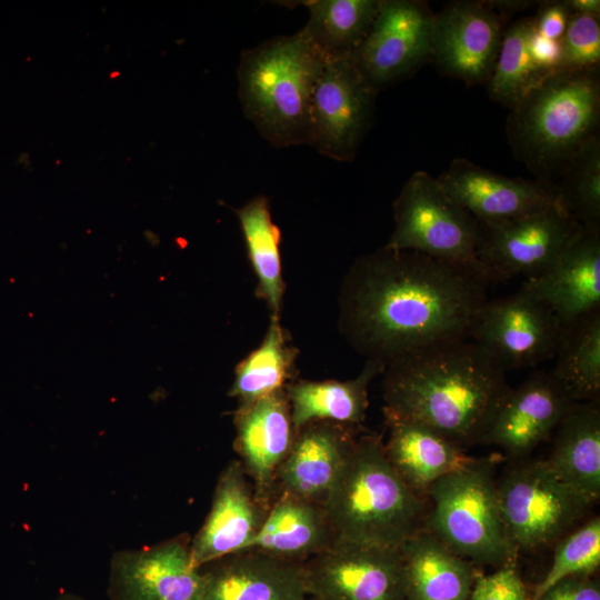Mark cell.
I'll use <instances>...</instances> for the list:
<instances>
[{
    "label": "cell",
    "instance_id": "cell-1",
    "mask_svg": "<svg viewBox=\"0 0 600 600\" xmlns=\"http://www.w3.org/2000/svg\"><path fill=\"white\" fill-rule=\"evenodd\" d=\"M487 287L460 267L383 246L344 273L337 327L356 352L387 366L432 344L470 339Z\"/></svg>",
    "mask_w": 600,
    "mask_h": 600
},
{
    "label": "cell",
    "instance_id": "cell-2",
    "mask_svg": "<svg viewBox=\"0 0 600 600\" xmlns=\"http://www.w3.org/2000/svg\"><path fill=\"white\" fill-rule=\"evenodd\" d=\"M382 373L383 411L420 422L463 449L482 443L511 390L506 370L470 339L416 350Z\"/></svg>",
    "mask_w": 600,
    "mask_h": 600
},
{
    "label": "cell",
    "instance_id": "cell-3",
    "mask_svg": "<svg viewBox=\"0 0 600 600\" xmlns=\"http://www.w3.org/2000/svg\"><path fill=\"white\" fill-rule=\"evenodd\" d=\"M426 499L392 468L381 438L362 436L322 504L332 544L399 548L424 529Z\"/></svg>",
    "mask_w": 600,
    "mask_h": 600
},
{
    "label": "cell",
    "instance_id": "cell-4",
    "mask_svg": "<svg viewBox=\"0 0 600 600\" xmlns=\"http://www.w3.org/2000/svg\"><path fill=\"white\" fill-rule=\"evenodd\" d=\"M326 61L300 30L242 51L239 99L246 117L273 147L308 146L311 98Z\"/></svg>",
    "mask_w": 600,
    "mask_h": 600
},
{
    "label": "cell",
    "instance_id": "cell-5",
    "mask_svg": "<svg viewBox=\"0 0 600 600\" xmlns=\"http://www.w3.org/2000/svg\"><path fill=\"white\" fill-rule=\"evenodd\" d=\"M511 110L508 134L517 156L541 177L564 171L596 137L600 116L598 74H549Z\"/></svg>",
    "mask_w": 600,
    "mask_h": 600
},
{
    "label": "cell",
    "instance_id": "cell-6",
    "mask_svg": "<svg viewBox=\"0 0 600 600\" xmlns=\"http://www.w3.org/2000/svg\"><path fill=\"white\" fill-rule=\"evenodd\" d=\"M424 528L463 559L480 564H514L500 513L491 459L473 458L434 481L428 492Z\"/></svg>",
    "mask_w": 600,
    "mask_h": 600
},
{
    "label": "cell",
    "instance_id": "cell-7",
    "mask_svg": "<svg viewBox=\"0 0 600 600\" xmlns=\"http://www.w3.org/2000/svg\"><path fill=\"white\" fill-rule=\"evenodd\" d=\"M393 216L384 247L417 251L491 282L479 260L481 223L448 197L437 178L416 171L394 200Z\"/></svg>",
    "mask_w": 600,
    "mask_h": 600
},
{
    "label": "cell",
    "instance_id": "cell-8",
    "mask_svg": "<svg viewBox=\"0 0 600 600\" xmlns=\"http://www.w3.org/2000/svg\"><path fill=\"white\" fill-rule=\"evenodd\" d=\"M497 494L507 536L517 552L558 541L591 506L546 460L513 464L497 482Z\"/></svg>",
    "mask_w": 600,
    "mask_h": 600
},
{
    "label": "cell",
    "instance_id": "cell-9",
    "mask_svg": "<svg viewBox=\"0 0 600 600\" xmlns=\"http://www.w3.org/2000/svg\"><path fill=\"white\" fill-rule=\"evenodd\" d=\"M378 90L350 57L328 59L310 107L308 146L337 161H352L370 126Z\"/></svg>",
    "mask_w": 600,
    "mask_h": 600
},
{
    "label": "cell",
    "instance_id": "cell-10",
    "mask_svg": "<svg viewBox=\"0 0 600 600\" xmlns=\"http://www.w3.org/2000/svg\"><path fill=\"white\" fill-rule=\"evenodd\" d=\"M481 226L479 260L491 282L539 276L583 229L561 204Z\"/></svg>",
    "mask_w": 600,
    "mask_h": 600
},
{
    "label": "cell",
    "instance_id": "cell-11",
    "mask_svg": "<svg viewBox=\"0 0 600 600\" xmlns=\"http://www.w3.org/2000/svg\"><path fill=\"white\" fill-rule=\"evenodd\" d=\"M560 331L553 311L521 287L511 296L487 300L470 340L507 370L553 359Z\"/></svg>",
    "mask_w": 600,
    "mask_h": 600
},
{
    "label": "cell",
    "instance_id": "cell-12",
    "mask_svg": "<svg viewBox=\"0 0 600 600\" xmlns=\"http://www.w3.org/2000/svg\"><path fill=\"white\" fill-rule=\"evenodd\" d=\"M303 570L308 594L319 600H404L399 548L332 544Z\"/></svg>",
    "mask_w": 600,
    "mask_h": 600
},
{
    "label": "cell",
    "instance_id": "cell-13",
    "mask_svg": "<svg viewBox=\"0 0 600 600\" xmlns=\"http://www.w3.org/2000/svg\"><path fill=\"white\" fill-rule=\"evenodd\" d=\"M433 13L412 0H380L376 18L350 59L377 90L431 57Z\"/></svg>",
    "mask_w": 600,
    "mask_h": 600
},
{
    "label": "cell",
    "instance_id": "cell-14",
    "mask_svg": "<svg viewBox=\"0 0 600 600\" xmlns=\"http://www.w3.org/2000/svg\"><path fill=\"white\" fill-rule=\"evenodd\" d=\"M501 18L489 2L454 1L433 13L431 57L447 76L488 82L502 40Z\"/></svg>",
    "mask_w": 600,
    "mask_h": 600
},
{
    "label": "cell",
    "instance_id": "cell-15",
    "mask_svg": "<svg viewBox=\"0 0 600 600\" xmlns=\"http://www.w3.org/2000/svg\"><path fill=\"white\" fill-rule=\"evenodd\" d=\"M203 574L182 537L120 550L110 562V600H201Z\"/></svg>",
    "mask_w": 600,
    "mask_h": 600
},
{
    "label": "cell",
    "instance_id": "cell-16",
    "mask_svg": "<svg viewBox=\"0 0 600 600\" xmlns=\"http://www.w3.org/2000/svg\"><path fill=\"white\" fill-rule=\"evenodd\" d=\"M437 179L448 197L481 224L561 204L557 191L544 183L506 177L462 158L454 159Z\"/></svg>",
    "mask_w": 600,
    "mask_h": 600
},
{
    "label": "cell",
    "instance_id": "cell-17",
    "mask_svg": "<svg viewBox=\"0 0 600 600\" xmlns=\"http://www.w3.org/2000/svg\"><path fill=\"white\" fill-rule=\"evenodd\" d=\"M578 403L552 372H536L511 388L482 440L523 458L547 440Z\"/></svg>",
    "mask_w": 600,
    "mask_h": 600
},
{
    "label": "cell",
    "instance_id": "cell-18",
    "mask_svg": "<svg viewBox=\"0 0 600 600\" xmlns=\"http://www.w3.org/2000/svg\"><path fill=\"white\" fill-rule=\"evenodd\" d=\"M257 500L241 462H230L219 477L210 511L190 542L196 568L248 550L264 518Z\"/></svg>",
    "mask_w": 600,
    "mask_h": 600
},
{
    "label": "cell",
    "instance_id": "cell-19",
    "mask_svg": "<svg viewBox=\"0 0 600 600\" xmlns=\"http://www.w3.org/2000/svg\"><path fill=\"white\" fill-rule=\"evenodd\" d=\"M561 327L600 311V231L582 229L539 276L523 284Z\"/></svg>",
    "mask_w": 600,
    "mask_h": 600
},
{
    "label": "cell",
    "instance_id": "cell-20",
    "mask_svg": "<svg viewBox=\"0 0 600 600\" xmlns=\"http://www.w3.org/2000/svg\"><path fill=\"white\" fill-rule=\"evenodd\" d=\"M351 428L330 421L299 428L276 476L282 492L322 506L354 446Z\"/></svg>",
    "mask_w": 600,
    "mask_h": 600
},
{
    "label": "cell",
    "instance_id": "cell-21",
    "mask_svg": "<svg viewBox=\"0 0 600 600\" xmlns=\"http://www.w3.org/2000/svg\"><path fill=\"white\" fill-rule=\"evenodd\" d=\"M234 423L241 464L256 483L258 500L264 501L297 433L286 390L239 406Z\"/></svg>",
    "mask_w": 600,
    "mask_h": 600
},
{
    "label": "cell",
    "instance_id": "cell-22",
    "mask_svg": "<svg viewBox=\"0 0 600 600\" xmlns=\"http://www.w3.org/2000/svg\"><path fill=\"white\" fill-rule=\"evenodd\" d=\"M203 574L201 600H307L303 562L246 550L218 561Z\"/></svg>",
    "mask_w": 600,
    "mask_h": 600
},
{
    "label": "cell",
    "instance_id": "cell-23",
    "mask_svg": "<svg viewBox=\"0 0 600 600\" xmlns=\"http://www.w3.org/2000/svg\"><path fill=\"white\" fill-rule=\"evenodd\" d=\"M389 439L384 453L406 484L427 498L430 486L441 477L469 463L464 449L431 428L384 411Z\"/></svg>",
    "mask_w": 600,
    "mask_h": 600
},
{
    "label": "cell",
    "instance_id": "cell-24",
    "mask_svg": "<svg viewBox=\"0 0 600 600\" xmlns=\"http://www.w3.org/2000/svg\"><path fill=\"white\" fill-rule=\"evenodd\" d=\"M406 580L404 600H469L477 573L426 528L399 547Z\"/></svg>",
    "mask_w": 600,
    "mask_h": 600
},
{
    "label": "cell",
    "instance_id": "cell-25",
    "mask_svg": "<svg viewBox=\"0 0 600 600\" xmlns=\"http://www.w3.org/2000/svg\"><path fill=\"white\" fill-rule=\"evenodd\" d=\"M547 463L557 477L590 504L600 498V409L578 402L554 430Z\"/></svg>",
    "mask_w": 600,
    "mask_h": 600
},
{
    "label": "cell",
    "instance_id": "cell-26",
    "mask_svg": "<svg viewBox=\"0 0 600 600\" xmlns=\"http://www.w3.org/2000/svg\"><path fill=\"white\" fill-rule=\"evenodd\" d=\"M332 544L322 506L282 492L248 550L282 560L304 562Z\"/></svg>",
    "mask_w": 600,
    "mask_h": 600
},
{
    "label": "cell",
    "instance_id": "cell-27",
    "mask_svg": "<svg viewBox=\"0 0 600 600\" xmlns=\"http://www.w3.org/2000/svg\"><path fill=\"white\" fill-rule=\"evenodd\" d=\"M386 364L367 360L361 372L346 381H291L286 387L294 429L313 421H330L344 426L361 424L369 406L368 387L382 373Z\"/></svg>",
    "mask_w": 600,
    "mask_h": 600
},
{
    "label": "cell",
    "instance_id": "cell-28",
    "mask_svg": "<svg viewBox=\"0 0 600 600\" xmlns=\"http://www.w3.org/2000/svg\"><path fill=\"white\" fill-rule=\"evenodd\" d=\"M233 211L257 277L256 294L266 302L271 316L280 317L286 290L280 253L281 230L272 220L269 199L257 196Z\"/></svg>",
    "mask_w": 600,
    "mask_h": 600
},
{
    "label": "cell",
    "instance_id": "cell-29",
    "mask_svg": "<svg viewBox=\"0 0 600 600\" xmlns=\"http://www.w3.org/2000/svg\"><path fill=\"white\" fill-rule=\"evenodd\" d=\"M289 341L280 317L271 316L261 343L236 366L228 394L237 398L239 406L284 389L292 381L299 351Z\"/></svg>",
    "mask_w": 600,
    "mask_h": 600
},
{
    "label": "cell",
    "instance_id": "cell-30",
    "mask_svg": "<svg viewBox=\"0 0 600 600\" xmlns=\"http://www.w3.org/2000/svg\"><path fill=\"white\" fill-rule=\"evenodd\" d=\"M309 19L300 31L326 57H350L368 33L380 0L302 1Z\"/></svg>",
    "mask_w": 600,
    "mask_h": 600
},
{
    "label": "cell",
    "instance_id": "cell-31",
    "mask_svg": "<svg viewBox=\"0 0 600 600\" xmlns=\"http://www.w3.org/2000/svg\"><path fill=\"white\" fill-rule=\"evenodd\" d=\"M552 374L576 402L598 401L600 393V311L562 326Z\"/></svg>",
    "mask_w": 600,
    "mask_h": 600
},
{
    "label": "cell",
    "instance_id": "cell-32",
    "mask_svg": "<svg viewBox=\"0 0 600 600\" xmlns=\"http://www.w3.org/2000/svg\"><path fill=\"white\" fill-rule=\"evenodd\" d=\"M534 18L513 23L502 36L493 71L488 80L489 97L512 109L547 74L533 62L529 41Z\"/></svg>",
    "mask_w": 600,
    "mask_h": 600
},
{
    "label": "cell",
    "instance_id": "cell-33",
    "mask_svg": "<svg viewBox=\"0 0 600 600\" xmlns=\"http://www.w3.org/2000/svg\"><path fill=\"white\" fill-rule=\"evenodd\" d=\"M557 191L564 210L586 230L600 231V144L590 140L563 171Z\"/></svg>",
    "mask_w": 600,
    "mask_h": 600
},
{
    "label": "cell",
    "instance_id": "cell-34",
    "mask_svg": "<svg viewBox=\"0 0 600 600\" xmlns=\"http://www.w3.org/2000/svg\"><path fill=\"white\" fill-rule=\"evenodd\" d=\"M600 566V518L593 517L557 542L552 563L530 600L554 583L576 576H592Z\"/></svg>",
    "mask_w": 600,
    "mask_h": 600
},
{
    "label": "cell",
    "instance_id": "cell-35",
    "mask_svg": "<svg viewBox=\"0 0 600 600\" xmlns=\"http://www.w3.org/2000/svg\"><path fill=\"white\" fill-rule=\"evenodd\" d=\"M560 42V71H596L600 61L599 17L570 13Z\"/></svg>",
    "mask_w": 600,
    "mask_h": 600
},
{
    "label": "cell",
    "instance_id": "cell-36",
    "mask_svg": "<svg viewBox=\"0 0 600 600\" xmlns=\"http://www.w3.org/2000/svg\"><path fill=\"white\" fill-rule=\"evenodd\" d=\"M469 600H530L514 564L478 574Z\"/></svg>",
    "mask_w": 600,
    "mask_h": 600
},
{
    "label": "cell",
    "instance_id": "cell-37",
    "mask_svg": "<svg viewBox=\"0 0 600 600\" xmlns=\"http://www.w3.org/2000/svg\"><path fill=\"white\" fill-rule=\"evenodd\" d=\"M537 600H600V587L591 576L569 577L554 583Z\"/></svg>",
    "mask_w": 600,
    "mask_h": 600
},
{
    "label": "cell",
    "instance_id": "cell-38",
    "mask_svg": "<svg viewBox=\"0 0 600 600\" xmlns=\"http://www.w3.org/2000/svg\"><path fill=\"white\" fill-rule=\"evenodd\" d=\"M530 54L537 68L549 76L560 72L562 62V48L560 40L547 38L536 30L529 41Z\"/></svg>",
    "mask_w": 600,
    "mask_h": 600
},
{
    "label": "cell",
    "instance_id": "cell-39",
    "mask_svg": "<svg viewBox=\"0 0 600 600\" xmlns=\"http://www.w3.org/2000/svg\"><path fill=\"white\" fill-rule=\"evenodd\" d=\"M569 16L570 12L562 1L543 4L538 16L534 17L536 30L547 38L561 40Z\"/></svg>",
    "mask_w": 600,
    "mask_h": 600
},
{
    "label": "cell",
    "instance_id": "cell-40",
    "mask_svg": "<svg viewBox=\"0 0 600 600\" xmlns=\"http://www.w3.org/2000/svg\"><path fill=\"white\" fill-rule=\"evenodd\" d=\"M570 13L589 14L599 17V0H567L562 1Z\"/></svg>",
    "mask_w": 600,
    "mask_h": 600
},
{
    "label": "cell",
    "instance_id": "cell-41",
    "mask_svg": "<svg viewBox=\"0 0 600 600\" xmlns=\"http://www.w3.org/2000/svg\"><path fill=\"white\" fill-rule=\"evenodd\" d=\"M54 600H83V599H81V598H79V597H76V596H72V594H67V593H64V594L59 596V597H58L57 599H54Z\"/></svg>",
    "mask_w": 600,
    "mask_h": 600
},
{
    "label": "cell",
    "instance_id": "cell-42",
    "mask_svg": "<svg viewBox=\"0 0 600 600\" xmlns=\"http://www.w3.org/2000/svg\"><path fill=\"white\" fill-rule=\"evenodd\" d=\"M307 600H319V599L311 597L310 599H307Z\"/></svg>",
    "mask_w": 600,
    "mask_h": 600
}]
</instances>
